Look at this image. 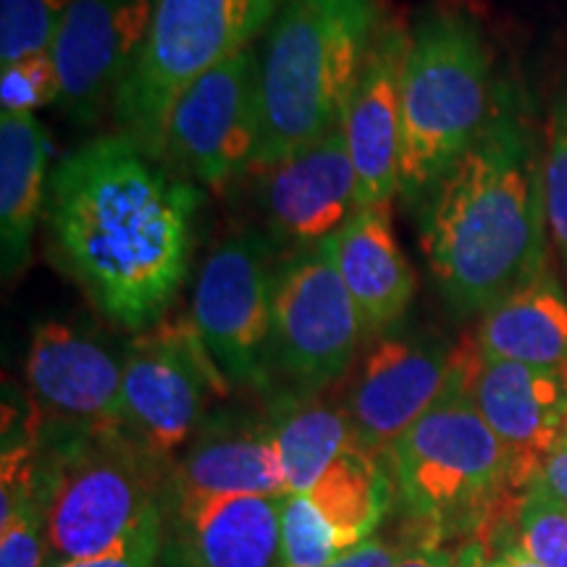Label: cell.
I'll return each instance as SVG.
<instances>
[{"instance_id": "obj_33", "label": "cell", "mask_w": 567, "mask_h": 567, "mask_svg": "<svg viewBox=\"0 0 567 567\" xmlns=\"http://www.w3.org/2000/svg\"><path fill=\"white\" fill-rule=\"evenodd\" d=\"M488 563H492V557L486 555V544L471 542L457 551L452 567H488Z\"/></svg>"}, {"instance_id": "obj_17", "label": "cell", "mask_w": 567, "mask_h": 567, "mask_svg": "<svg viewBox=\"0 0 567 567\" xmlns=\"http://www.w3.org/2000/svg\"><path fill=\"white\" fill-rule=\"evenodd\" d=\"M155 0H71L51 55L61 76L63 113L95 124L113 109L151 30Z\"/></svg>"}, {"instance_id": "obj_10", "label": "cell", "mask_w": 567, "mask_h": 567, "mask_svg": "<svg viewBox=\"0 0 567 567\" xmlns=\"http://www.w3.org/2000/svg\"><path fill=\"white\" fill-rule=\"evenodd\" d=\"M260 147V55L255 45L182 92L168 113L161 158L184 179L226 193L252 172Z\"/></svg>"}, {"instance_id": "obj_20", "label": "cell", "mask_w": 567, "mask_h": 567, "mask_svg": "<svg viewBox=\"0 0 567 567\" xmlns=\"http://www.w3.org/2000/svg\"><path fill=\"white\" fill-rule=\"evenodd\" d=\"M337 271L350 292L365 342L386 337L405 321L417 276L402 252L389 205H365L331 237Z\"/></svg>"}, {"instance_id": "obj_11", "label": "cell", "mask_w": 567, "mask_h": 567, "mask_svg": "<svg viewBox=\"0 0 567 567\" xmlns=\"http://www.w3.org/2000/svg\"><path fill=\"white\" fill-rule=\"evenodd\" d=\"M279 255L266 234L245 229L213 247L197 276L193 318L229 384L268 386L271 295Z\"/></svg>"}, {"instance_id": "obj_30", "label": "cell", "mask_w": 567, "mask_h": 567, "mask_svg": "<svg viewBox=\"0 0 567 567\" xmlns=\"http://www.w3.org/2000/svg\"><path fill=\"white\" fill-rule=\"evenodd\" d=\"M410 542H384V538H368L363 547L352 549L350 555L331 559L321 567H392L405 555Z\"/></svg>"}, {"instance_id": "obj_9", "label": "cell", "mask_w": 567, "mask_h": 567, "mask_svg": "<svg viewBox=\"0 0 567 567\" xmlns=\"http://www.w3.org/2000/svg\"><path fill=\"white\" fill-rule=\"evenodd\" d=\"M226 392L229 381L189 316L163 318L126 344L122 423L155 457L187 446Z\"/></svg>"}, {"instance_id": "obj_21", "label": "cell", "mask_w": 567, "mask_h": 567, "mask_svg": "<svg viewBox=\"0 0 567 567\" xmlns=\"http://www.w3.org/2000/svg\"><path fill=\"white\" fill-rule=\"evenodd\" d=\"M284 496L176 502L193 567H281Z\"/></svg>"}, {"instance_id": "obj_28", "label": "cell", "mask_w": 567, "mask_h": 567, "mask_svg": "<svg viewBox=\"0 0 567 567\" xmlns=\"http://www.w3.org/2000/svg\"><path fill=\"white\" fill-rule=\"evenodd\" d=\"M61 101V76L53 55H34L3 66L0 74V105L11 116H32L34 111Z\"/></svg>"}, {"instance_id": "obj_26", "label": "cell", "mask_w": 567, "mask_h": 567, "mask_svg": "<svg viewBox=\"0 0 567 567\" xmlns=\"http://www.w3.org/2000/svg\"><path fill=\"white\" fill-rule=\"evenodd\" d=\"M544 195L551 245L567 274V84L555 95L544 134Z\"/></svg>"}, {"instance_id": "obj_7", "label": "cell", "mask_w": 567, "mask_h": 567, "mask_svg": "<svg viewBox=\"0 0 567 567\" xmlns=\"http://www.w3.org/2000/svg\"><path fill=\"white\" fill-rule=\"evenodd\" d=\"M394 492L417 523L431 530L457 517H484L520 499L509 486L505 444L460 384L386 452Z\"/></svg>"}, {"instance_id": "obj_1", "label": "cell", "mask_w": 567, "mask_h": 567, "mask_svg": "<svg viewBox=\"0 0 567 567\" xmlns=\"http://www.w3.org/2000/svg\"><path fill=\"white\" fill-rule=\"evenodd\" d=\"M200 203L203 187L132 134H103L55 163L48 250L105 321L140 334L187 281Z\"/></svg>"}, {"instance_id": "obj_31", "label": "cell", "mask_w": 567, "mask_h": 567, "mask_svg": "<svg viewBox=\"0 0 567 567\" xmlns=\"http://www.w3.org/2000/svg\"><path fill=\"white\" fill-rule=\"evenodd\" d=\"M534 484L542 486L544 492H549L557 502L567 505V431L559 436V442L555 444V450L549 452L547 460H544Z\"/></svg>"}, {"instance_id": "obj_4", "label": "cell", "mask_w": 567, "mask_h": 567, "mask_svg": "<svg viewBox=\"0 0 567 567\" xmlns=\"http://www.w3.org/2000/svg\"><path fill=\"white\" fill-rule=\"evenodd\" d=\"M484 30L471 13L434 11L417 21L402 80L400 200L421 210L467 147L496 101Z\"/></svg>"}, {"instance_id": "obj_13", "label": "cell", "mask_w": 567, "mask_h": 567, "mask_svg": "<svg viewBox=\"0 0 567 567\" xmlns=\"http://www.w3.org/2000/svg\"><path fill=\"white\" fill-rule=\"evenodd\" d=\"M457 381V344L436 334L373 339L344 394L360 450L386 457L392 444L421 421Z\"/></svg>"}, {"instance_id": "obj_14", "label": "cell", "mask_w": 567, "mask_h": 567, "mask_svg": "<svg viewBox=\"0 0 567 567\" xmlns=\"http://www.w3.org/2000/svg\"><path fill=\"white\" fill-rule=\"evenodd\" d=\"M24 379L38 431L124 429V358L101 334L69 321H45L32 331Z\"/></svg>"}, {"instance_id": "obj_25", "label": "cell", "mask_w": 567, "mask_h": 567, "mask_svg": "<svg viewBox=\"0 0 567 567\" xmlns=\"http://www.w3.org/2000/svg\"><path fill=\"white\" fill-rule=\"evenodd\" d=\"M71 0H0V63L51 53Z\"/></svg>"}, {"instance_id": "obj_12", "label": "cell", "mask_w": 567, "mask_h": 567, "mask_svg": "<svg viewBox=\"0 0 567 567\" xmlns=\"http://www.w3.org/2000/svg\"><path fill=\"white\" fill-rule=\"evenodd\" d=\"M457 384L505 444L509 486L526 494L567 431V371L486 358L476 337L457 342Z\"/></svg>"}, {"instance_id": "obj_23", "label": "cell", "mask_w": 567, "mask_h": 567, "mask_svg": "<svg viewBox=\"0 0 567 567\" xmlns=\"http://www.w3.org/2000/svg\"><path fill=\"white\" fill-rule=\"evenodd\" d=\"M476 344L486 358L567 371V292L557 274L547 268L486 310Z\"/></svg>"}, {"instance_id": "obj_22", "label": "cell", "mask_w": 567, "mask_h": 567, "mask_svg": "<svg viewBox=\"0 0 567 567\" xmlns=\"http://www.w3.org/2000/svg\"><path fill=\"white\" fill-rule=\"evenodd\" d=\"M51 140L34 116H0V243L3 279L24 271L48 200Z\"/></svg>"}, {"instance_id": "obj_2", "label": "cell", "mask_w": 567, "mask_h": 567, "mask_svg": "<svg viewBox=\"0 0 567 567\" xmlns=\"http://www.w3.org/2000/svg\"><path fill=\"white\" fill-rule=\"evenodd\" d=\"M421 250L446 308L484 316L549 266L544 140L513 82L417 210Z\"/></svg>"}, {"instance_id": "obj_27", "label": "cell", "mask_w": 567, "mask_h": 567, "mask_svg": "<svg viewBox=\"0 0 567 567\" xmlns=\"http://www.w3.org/2000/svg\"><path fill=\"white\" fill-rule=\"evenodd\" d=\"M517 547L544 567H567V505L530 486L517 515Z\"/></svg>"}, {"instance_id": "obj_8", "label": "cell", "mask_w": 567, "mask_h": 567, "mask_svg": "<svg viewBox=\"0 0 567 567\" xmlns=\"http://www.w3.org/2000/svg\"><path fill=\"white\" fill-rule=\"evenodd\" d=\"M363 342L331 239L281 255L271 295V381L279 375L295 394H321L350 371Z\"/></svg>"}, {"instance_id": "obj_32", "label": "cell", "mask_w": 567, "mask_h": 567, "mask_svg": "<svg viewBox=\"0 0 567 567\" xmlns=\"http://www.w3.org/2000/svg\"><path fill=\"white\" fill-rule=\"evenodd\" d=\"M455 563V557H450L446 551L439 547V538L434 534H429L423 538V542L417 544H410L405 555L392 567H452Z\"/></svg>"}, {"instance_id": "obj_34", "label": "cell", "mask_w": 567, "mask_h": 567, "mask_svg": "<svg viewBox=\"0 0 567 567\" xmlns=\"http://www.w3.org/2000/svg\"><path fill=\"white\" fill-rule=\"evenodd\" d=\"M488 567H544V565L536 563V559L530 557L526 549L509 547V549L502 551L499 557H492V563H488Z\"/></svg>"}, {"instance_id": "obj_15", "label": "cell", "mask_w": 567, "mask_h": 567, "mask_svg": "<svg viewBox=\"0 0 567 567\" xmlns=\"http://www.w3.org/2000/svg\"><path fill=\"white\" fill-rule=\"evenodd\" d=\"M245 179H250L252 205L276 250L321 245L358 210V176L344 124L313 145L255 166Z\"/></svg>"}, {"instance_id": "obj_5", "label": "cell", "mask_w": 567, "mask_h": 567, "mask_svg": "<svg viewBox=\"0 0 567 567\" xmlns=\"http://www.w3.org/2000/svg\"><path fill=\"white\" fill-rule=\"evenodd\" d=\"M38 492L45 565L105 555L161 520L158 465L124 429L38 431Z\"/></svg>"}, {"instance_id": "obj_16", "label": "cell", "mask_w": 567, "mask_h": 567, "mask_svg": "<svg viewBox=\"0 0 567 567\" xmlns=\"http://www.w3.org/2000/svg\"><path fill=\"white\" fill-rule=\"evenodd\" d=\"M392 488L379 457L347 450L310 492L284 496L281 567H321L363 547L384 520Z\"/></svg>"}, {"instance_id": "obj_19", "label": "cell", "mask_w": 567, "mask_h": 567, "mask_svg": "<svg viewBox=\"0 0 567 567\" xmlns=\"http://www.w3.org/2000/svg\"><path fill=\"white\" fill-rule=\"evenodd\" d=\"M176 502L287 496L271 417L226 413L205 421L174 471Z\"/></svg>"}, {"instance_id": "obj_24", "label": "cell", "mask_w": 567, "mask_h": 567, "mask_svg": "<svg viewBox=\"0 0 567 567\" xmlns=\"http://www.w3.org/2000/svg\"><path fill=\"white\" fill-rule=\"evenodd\" d=\"M271 425L287 496L310 492L334 460L358 446L342 402L318 394L281 396L274 408Z\"/></svg>"}, {"instance_id": "obj_3", "label": "cell", "mask_w": 567, "mask_h": 567, "mask_svg": "<svg viewBox=\"0 0 567 567\" xmlns=\"http://www.w3.org/2000/svg\"><path fill=\"white\" fill-rule=\"evenodd\" d=\"M381 13V0H287L260 53L255 166L313 145L344 124Z\"/></svg>"}, {"instance_id": "obj_6", "label": "cell", "mask_w": 567, "mask_h": 567, "mask_svg": "<svg viewBox=\"0 0 567 567\" xmlns=\"http://www.w3.org/2000/svg\"><path fill=\"white\" fill-rule=\"evenodd\" d=\"M287 0H155L140 59L113 101L118 132L161 155L182 92L252 45Z\"/></svg>"}, {"instance_id": "obj_29", "label": "cell", "mask_w": 567, "mask_h": 567, "mask_svg": "<svg viewBox=\"0 0 567 567\" xmlns=\"http://www.w3.org/2000/svg\"><path fill=\"white\" fill-rule=\"evenodd\" d=\"M158 534L161 520L151 523L142 530H137L130 542L122 547L105 551V555L87 557V559H69V563L45 565V567H155V557H158Z\"/></svg>"}, {"instance_id": "obj_18", "label": "cell", "mask_w": 567, "mask_h": 567, "mask_svg": "<svg viewBox=\"0 0 567 567\" xmlns=\"http://www.w3.org/2000/svg\"><path fill=\"white\" fill-rule=\"evenodd\" d=\"M410 42L408 21L384 6L344 113L347 151L358 176V208L392 205L400 195L402 80Z\"/></svg>"}]
</instances>
